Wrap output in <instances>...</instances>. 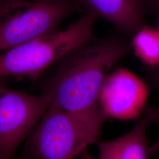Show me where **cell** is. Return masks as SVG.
I'll return each mask as SVG.
<instances>
[{"label":"cell","mask_w":159,"mask_h":159,"mask_svg":"<svg viewBox=\"0 0 159 159\" xmlns=\"http://www.w3.org/2000/svg\"><path fill=\"white\" fill-rule=\"evenodd\" d=\"M129 51L127 44L114 39L80 46L57 62L44 92L69 112L93 108L99 104L102 86L111 68Z\"/></svg>","instance_id":"1"},{"label":"cell","mask_w":159,"mask_h":159,"mask_svg":"<svg viewBox=\"0 0 159 159\" xmlns=\"http://www.w3.org/2000/svg\"><path fill=\"white\" fill-rule=\"evenodd\" d=\"M107 118L100 102L76 113L51 102L30 134L29 147L37 159H75L98 141Z\"/></svg>","instance_id":"2"},{"label":"cell","mask_w":159,"mask_h":159,"mask_svg":"<svg viewBox=\"0 0 159 159\" xmlns=\"http://www.w3.org/2000/svg\"><path fill=\"white\" fill-rule=\"evenodd\" d=\"M97 18L88 11L68 27L54 31L0 53V79H36L76 48L96 40Z\"/></svg>","instance_id":"3"},{"label":"cell","mask_w":159,"mask_h":159,"mask_svg":"<svg viewBox=\"0 0 159 159\" xmlns=\"http://www.w3.org/2000/svg\"><path fill=\"white\" fill-rule=\"evenodd\" d=\"M75 7V1L4 0L0 4V53L56 31Z\"/></svg>","instance_id":"4"},{"label":"cell","mask_w":159,"mask_h":159,"mask_svg":"<svg viewBox=\"0 0 159 159\" xmlns=\"http://www.w3.org/2000/svg\"><path fill=\"white\" fill-rule=\"evenodd\" d=\"M52 102L43 92L34 95L0 84V159H11Z\"/></svg>","instance_id":"5"},{"label":"cell","mask_w":159,"mask_h":159,"mask_svg":"<svg viewBox=\"0 0 159 159\" xmlns=\"http://www.w3.org/2000/svg\"><path fill=\"white\" fill-rule=\"evenodd\" d=\"M148 93L146 83L136 74L126 68H117L104 80L99 102L107 117L136 119L144 110Z\"/></svg>","instance_id":"6"},{"label":"cell","mask_w":159,"mask_h":159,"mask_svg":"<svg viewBox=\"0 0 159 159\" xmlns=\"http://www.w3.org/2000/svg\"><path fill=\"white\" fill-rule=\"evenodd\" d=\"M159 120V108L148 109L130 131L113 140L99 143L97 159H148L147 130L152 122Z\"/></svg>","instance_id":"7"},{"label":"cell","mask_w":159,"mask_h":159,"mask_svg":"<svg viewBox=\"0 0 159 159\" xmlns=\"http://www.w3.org/2000/svg\"><path fill=\"white\" fill-rule=\"evenodd\" d=\"M89 11L133 35L144 25L146 0H79Z\"/></svg>","instance_id":"8"},{"label":"cell","mask_w":159,"mask_h":159,"mask_svg":"<svg viewBox=\"0 0 159 159\" xmlns=\"http://www.w3.org/2000/svg\"><path fill=\"white\" fill-rule=\"evenodd\" d=\"M131 46L136 57L151 67L159 66V31L143 25L133 35Z\"/></svg>","instance_id":"9"},{"label":"cell","mask_w":159,"mask_h":159,"mask_svg":"<svg viewBox=\"0 0 159 159\" xmlns=\"http://www.w3.org/2000/svg\"><path fill=\"white\" fill-rule=\"evenodd\" d=\"M159 152V138L152 146L148 148V155L152 156Z\"/></svg>","instance_id":"10"},{"label":"cell","mask_w":159,"mask_h":159,"mask_svg":"<svg viewBox=\"0 0 159 159\" xmlns=\"http://www.w3.org/2000/svg\"><path fill=\"white\" fill-rule=\"evenodd\" d=\"M37 2H57L62 1H75V0H30Z\"/></svg>","instance_id":"11"},{"label":"cell","mask_w":159,"mask_h":159,"mask_svg":"<svg viewBox=\"0 0 159 159\" xmlns=\"http://www.w3.org/2000/svg\"><path fill=\"white\" fill-rule=\"evenodd\" d=\"M4 1V0H0V4L2 2V1Z\"/></svg>","instance_id":"12"},{"label":"cell","mask_w":159,"mask_h":159,"mask_svg":"<svg viewBox=\"0 0 159 159\" xmlns=\"http://www.w3.org/2000/svg\"><path fill=\"white\" fill-rule=\"evenodd\" d=\"M156 1H157V2H159V0H156Z\"/></svg>","instance_id":"13"},{"label":"cell","mask_w":159,"mask_h":159,"mask_svg":"<svg viewBox=\"0 0 159 159\" xmlns=\"http://www.w3.org/2000/svg\"></svg>","instance_id":"14"}]
</instances>
